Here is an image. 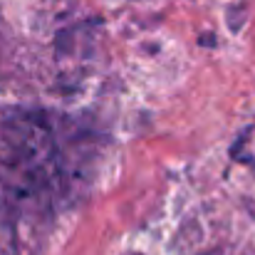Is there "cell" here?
I'll use <instances>...</instances> for the list:
<instances>
[{"label": "cell", "mask_w": 255, "mask_h": 255, "mask_svg": "<svg viewBox=\"0 0 255 255\" xmlns=\"http://www.w3.org/2000/svg\"><path fill=\"white\" fill-rule=\"evenodd\" d=\"M131 255H141V253H131Z\"/></svg>", "instance_id": "6da1fadb"}]
</instances>
